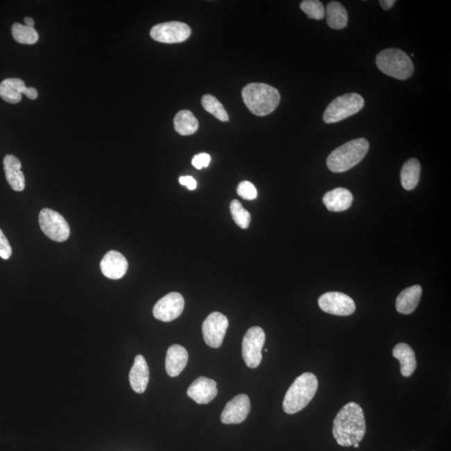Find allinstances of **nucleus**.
<instances>
[{
	"instance_id": "423d86ee",
	"label": "nucleus",
	"mask_w": 451,
	"mask_h": 451,
	"mask_svg": "<svg viewBox=\"0 0 451 451\" xmlns=\"http://www.w3.org/2000/svg\"><path fill=\"white\" fill-rule=\"evenodd\" d=\"M364 105V98L359 94H346V95L336 98L327 105L325 113H323V121L327 124L341 121L344 119L358 113L359 110H362Z\"/></svg>"
},
{
	"instance_id": "ddd939ff",
	"label": "nucleus",
	"mask_w": 451,
	"mask_h": 451,
	"mask_svg": "<svg viewBox=\"0 0 451 451\" xmlns=\"http://www.w3.org/2000/svg\"><path fill=\"white\" fill-rule=\"evenodd\" d=\"M22 95L28 99L35 100L38 92L34 87H26L24 80L18 78H9L0 83V97L8 103L18 104L22 101Z\"/></svg>"
},
{
	"instance_id": "7c9ffc66",
	"label": "nucleus",
	"mask_w": 451,
	"mask_h": 451,
	"mask_svg": "<svg viewBox=\"0 0 451 451\" xmlns=\"http://www.w3.org/2000/svg\"><path fill=\"white\" fill-rule=\"evenodd\" d=\"M12 255V248L9 241L6 239L5 235L0 229V257L3 259L7 260L10 258Z\"/></svg>"
},
{
	"instance_id": "bb28decb",
	"label": "nucleus",
	"mask_w": 451,
	"mask_h": 451,
	"mask_svg": "<svg viewBox=\"0 0 451 451\" xmlns=\"http://www.w3.org/2000/svg\"><path fill=\"white\" fill-rule=\"evenodd\" d=\"M202 105L207 112L213 114L219 121L223 122L228 121L229 117L228 112H226L223 105L221 104V102L215 96L212 95L203 96L202 98Z\"/></svg>"
},
{
	"instance_id": "cd10ccee",
	"label": "nucleus",
	"mask_w": 451,
	"mask_h": 451,
	"mask_svg": "<svg viewBox=\"0 0 451 451\" xmlns=\"http://www.w3.org/2000/svg\"><path fill=\"white\" fill-rule=\"evenodd\" d=\"M233 220L241 228L247 229L251 221V214L246 210L239 201L233 200L230 205Z\"/></svg>"
},
{
	"instance_id": "4468645a",
	"label": "nucleus",
	"mask_w": 451,
	"mask_h": 451,
	"mask_svg": "<svg viewBox=\"0 0 451 451\" xmlns=\"http://www.w3.org/2000/svg\"><path fill=\"white\" fill-rule=\"evenodd\" d=\"M251 411V402L247 395H239L226 405L221 416V423L236 425L244 422Z\"/></svg>"
},
{
	"instance_id": "f257e3e1",
	"label": "nucleus",
	"mask_w": 451,
	"mask_h": 451,
	"mask_svg": "<svg viewBox=\"0 0 451 451\" xmlns=\"http://www.w3.org/2000/svg\"><path fill=\"white\" fill-rule=\"evenodd\" d=\"M366 434V421L360 405L350 402L340 409L334 420L333 436L338 445L352 446L363 441Z\"/></svg>"
},
{
	"instance_id": "2eb2a0df",
	"label": "nucleus",
	"mask_w": 451,
	"mask_h": 451,
	"mask_svg": "<svg viewBox=\"0 0 451 451\" xmlns=\"http://www.w3.org/2000/svg\"><path fill=\"white\" fill-rule=\"evenodd\" d=\"M216 382L207 377H199L187 389V395L196 403L206 405L215 399L217 395Z\"/></svg>"
},
{
	"instance_id": "6ab92c4d",
	"label": "nucleus",
	"mask_w": 451,
	"mask_h": 451,
	"mask_svg": "<svg viewBox=\"0 0 451 451\" xmlns=\"http://www.w3.org/2000/svg\"><path fill=\"white\" fill-rule=\"evenodd\" d=\"M188 352L185 348L174 344L168 348L166 358V371L171 377L178 376L187 366Z\"/></svg>"
},
{
	"instance_id": "a211bd4d",
	"label": "nucleus",
	"mask_w": 451,
	"mask_h": 451,
	"mask_svg": "<svg viewBox=\"0 0 451 451\" xmlns=\"http://www.w3.org/2000/svg\"><path fill=\"white\" fill-rule=\"evenodd\" d=\"M22 167V162L13 155H7L3 159L6 179L12 189L16 192H22L26 188V179Z\"/></svg>"
},
{
	"instance_id": "1a4fd4ad",
	"label": "nucleus",
	"mask_w": 451,
	"mask_h": 451,
	"mask_svg": "<svg viewBox=\"0 0 451 451\" xmlns=\"http://www.w3.org/2000/svg\"><path fill=\"white\" fill-rule=\"evenodd\" d=\"M191 28L187 24L178 22L158 24L151 28V38L165 44L182 43L189 38Z\"/></svg>"
},
{
	"instance_id": "dca6fc26",
	"label": "nucleus",
	"mask_w": 451,
	"mask_h": 451,
	"mask_svg": "<svg viewBox=\"0 0 451 451\" xmlns=\"http://www.w3.org/2000/svg\"><path fill=\"white\" fill-rule=\"evenodd\" d=\"M128 269V262L121 253L110 251L101 262V270L103 275L110 280H120Z\"/></svg>"
},
{
	"instance_id": "f03ea898",
	"label": "nucleus",
	"mask_w": 451,
	"mask_h": 451,
	"mask_svg": "<svg viewBox=\"0 0 451 451\" xmlns=\"http://www.w3.org/2000/svg\"><path fill=\"white\" fill-rule=\"evenodd\" d=\"M244 102L253 114L265 117L276 110L281 100L276 88L264 83H250L241 90Z\"/></svg>"
},
{
	"instance_id": "a878e982",
	"label": "nucleus",
	"mask_w": 451,
	"mask_h": 451,
	"mask_svg": "<svg viewBox=\"0 0 451 451\" xmlns=\"http://www.w3.org/2000/svg\"><path fill=\"white\" fill-rule=\"evenodd\" d=\"M12 35L18 43L23 44H34L39 40V34L35 28L19 23H15L12 26Z\"/></svg>"
},
{
	"instance_id": "393cba45",
	"label": "nucleus",
	"mask_w": 451,
	"mask_h": 451,
	"mask_svg": "<svg viewBox=\"0 0 451 451\" xmlns=\"http://www.w3.org/2000/svg\"><path fill=\"white\" fill-rule=\"evenodd\" d=\"M199 122L190 110H180L174 118V128L180 135H190L198 131Z\"/></svg>"
},
{
	"instance_id": "c756f323",
	"label": "nucleus",
	"mask_w": 451,
	"mask_h": 451,
	"mask_svg": "<svg viewBox=\"0 0 451 451\" xmlns=\"http://www.w3.org/2000/svg\"><path fill=\"white\" fill-rule=\"evenodd\" d=\"M237 192L241 198L246 200H254L257 196L256 187H254L253 183L247 182V180H244V182L239 184Z\"/></svg>"
},
{
	"instance_id": "f704fd0d",
	"label": "nucleus",
	"mask_w": 451,
	"mask_h": 451,
	"mask_svg": "<svg viewBox=\"0 0 451 451\" xmlns=\"http://www.w3.org/2000/svg\"><path fill=\"white\" fill-rule=\"evenodd\" d=\"M24 24H26V26L34 28L35 20L31 17H26L24 18Z\"/></svg>"
},
{
	"instance_id": "72a5a7b5",
	"label": "nucleus",
	"mask_w": 451,
	"mask_h": 451,
	"mask_svg": "<svg viewBox=\"0 0 451 451\" xmlns=\"http://www.w3.org/2000/svg\"><path fill=\"white\" fill-rule=\"evenodd\" d=\"M380 3V6L382 7L384 10H389L395 6V0H381Z\"/></svg>"
},
{
	"instance_id": "412c9836",
	"label": "nucleus",
	"mask_w": 451,
	"mask_h": 451,
	"mask_svg": "<svg viewBox=\"0 0 451 451\" xmlns=\"http://www.w3.org/2000/svg\"><path fill=\"white\" fill-rule=\"evenodd\" d=\"M352 199L354 198L350 191L339 187L327 192L323 196V202L327 210L339 212L348 210L351 207Z\"/></svg>"
},
{
	"instance_id": "aec40b11",
	"label": "nucleus",
	"mask_w": 451,
	"mask_h": 451,
	"mask_svg": "<svg viewBox=\"0 0 451 451\" xmlns=\"http://www.w3.org/2000/svg\"><path fill=\"white\" fill-rule=\"evenodd\" d=\"M422 296L420 285H414L406 289L396 298V310L402 314H411L417 309Z\"/></svg>"
},
{
	"instance_id": "c85d7f7f",
	"label": "nucleus",
	"mask_w": 451,
	"mask_h": 451,
	"mask_svg": "<svg viewBox=\"0 0 451 451\" xmlns=\"http://www.w3.org/2000/svg\"><path fill=\"white\" fill-rule=\"evenodd\" d=\"M300 8L310 19L321 20L325 17V7L318 0H305L301 3Z\"/></svg>"
},
{
	"instance_id": "0eeeda50",
	"label": "nucleus",
	"mask_w": 451,
	"mask_h": 451,
	"mask_svg": "<svg viewBox=\"0 0 451 451\" xmlns=\"http://www.w3.org/2000/svg\"><path fill=\"white\" fill-rule=\"evenodd\" d=\"M39 223L41 230L49 239L62 243L69 239L71 229L69 224L59 212L44 208L39 215Z\"/></svg>"
},
{
	"instance_id": "9d476101",
	"label": "nucleus",
	"mask_w": 451,
	"mask_h": 451,
	"mask_svg": "<svg viewBox=\"0 0 451 451\" xmlns=\"http://www.w3.org/2000/svg\"><path fill=\"white\" fill-rule=\"evenodd\" d=\"M228 318L219 312L208 315L203 323L204 341L209 347L217 348L221 346L228 327Z\"/></svg>"
},
{
	"instance_id": "9b49d317",
	"label": "nucleus",
	"mask_w": 451,
	"mask_h": 451,
	"mask_svg": "<svg viewBox=\"0 0 451 451\" xmlns=\"http://www.w3.org/2000/svg\"><path fill=\"white\" fill-rule=\"evenodd\" d=\"M318 306L327 314L350 316L355 313V301L348 295L339 292L323 294L318 299Z\"/></svg>"
},
{
	"instance_id": "b1692460",
	"label": "nucleus",
	"mask_w": 451,
	"mask_h": 451,
	"mask_svg": "<svg viewBox=\"0 0 451 451\" xmlns=\"http://www.w3.org/2000/svg\"><path fill=\"white\" fill-rule=\"evenodd\" d=\"M327 26L334 30H342L348 24V13L346 8L337 1L330 2L325 10Z\"/></svg>"
},
{
	"instance_id": "39448f33",
	"label": "nucleus",
	"mask_w": 451,
	"mask_h": 451,
	"mask_svg": "<svg viewBox=\"0 0 451 451\" xmlns=\"http://www.w3.org/2000/svg\"><path fill=\"white\" fill-rule=\"evenodd\" d=\"M376 65L381 72L398 80L409 79L414 73L411 57L399 49H386L380 52Z\"/></svg>"
},
{
	"instance_id": "7ed1b4c3",
	"label": "nucleus",
	"mask_w": 451,
	"mask_h": 451,
	"mask_svg": "<svg viewBox=\"0 0 451 451\" xmlns=\"http://www.w3.org/2000/svg\"><path fill=\"white\" fill-rule=\"evenodd\" d=\"M317 377L312 373H305L298 376L287 391L282 409L286 414L293 415L309 405L318 391Z\"/></svg>"
},
{
	"instance_id": "20e7f679",
	"label": "nucleus",
	"mask_w": 451,
	"mask_h": 451,
	"mask_svg": "<svg viewBox=\"0 0 451 451\" xmlns=\"http://www.w3.org/2000/svg\"><path fill=\"white\" fill-rule=\"evenodd\" d=\"M370 143L364 138L355 139L332 151L327 158V167L335 173L352 169L366 158Z\"/></svg>"
},
{
	"instance_id": "5701e85b",
	"label": "nucleus",
	"mask_w": 451,
	"mask_h": 451,
	"mask_svg": "<svg viewBox=\"0 0 451 451\" xmlns=\"http://www.w3.org/2000/svg\"><path fill=\"white\" fill-rule=\"evenodd\" d=\"M420 163L416 158L409 159L404 164L400 171V182L405 190L415 189L420 180Z\"/></svg>"
},
{
	"instance_id": "2f4dec72",
	"label": "nucleus",
	"mask_w": 451,
	"mask_h": 451,
	"mask_svg": "<svg viewBox=\"0 0 451 451\" xmlns=\"http://www.w3.org/2000/svg\"><path fill=\"white\" fill-rule=\"evenodd\" d=\"M211 162V157L207 153L196 155L192 159V163L196 169L201 170L203 167H207Z\"/></svg>"
},
{
	"instance_id": "f3484780",
	"label": "nucleus",
	"mask_w": 451,
	"mask_h": 451,
	"mask_svg": "<svg viewBox=\"0 0 451 451\" xmlns=\"http://www.w3.org/2000/svg\"><path fill=\"white\" fill-rule=\"evenodd\" d=\"M129 380L131 388L137 393L146 391L150 380V371L146 360L141 355L135 356L134 364L130 371Z\"/></svg>"
},
{
	"instance_id": "473e14b6",
	"label": "nucleus",
	"mask_w": 451,
	"mask_h": 451,
	"mask_svg": "<svg viewBox=\"0 0 451 451\" xmlns=\"http://www.w3.org/2000/svg\"><path fill=\"white\" fill-rule=\"evenodd\" d=\"M179 182L182 184V186H186L188 189L192 191L195 190L198 184H196V180L192 176H180L179 178Z\"/></svg>"
},
{
	"instance_id": "f8f14e48",
	"label": "nucleus",
	"mask_w": 451,
	"mask_h": 451,
	"mask_svg": "<svg viewBox=\"0 0 451 451\" xmlns=\"http://www.w3.org/2000/svg\"><path fill=\"white\" fill-rule=\"evenodd\" d=\"M185 301L182 294L170 293L155 303L154 317L162 322H171L182 314Z\"/></svg>"
},
{
	"instance_id": "c9c22d12",
	"label": "nucleus",
	"mask_w": 451,
	"mask_h": 451,
	"mask_svg": "<svg viewBox=\"0 0 451 451\" xmlns=\"http://www.w3.org/2000/svg\"><path fill=\"white\" fill-rule=\"evenodd\" d=\"M352 446H354L355 448H359V443H357V444H355V445H352Z\"/></svg>"
},
{
	"instance_id": "4be33fe9",
	"label": "nucleus",
	"mask_w": 451,
	"mask_h": 451,
	"mask_svg": "<svg viewBox=\"0 0 451 451\" xmlns=\"http://www.w3.org/2000/svg\"><path fill=\"white\" fill-rule=\"evenodd\" d=\"M393 356L400 361V373L404 377H411L416 370L415 351L405 343H398L393 348Z\"/></svg>"
},
{
	"instance_id": "6e6552de",
	"label": "nucleus",
	"mask_w": 451,
	"mask_h": 451,
	"mask_svg": "<svg viewBox=\"0 0 451 451\" xmlns=\"http://www.w3.org/2000/svg\"><path fill=\"white\" fill-rule=\"evenodd\" d=\"M266 335L260 327H252L245 334L241 344V355L248 367L255 368L260 366L262 359V350L264 346Z\"/></svg>"
}]
</instances>
